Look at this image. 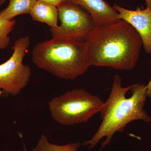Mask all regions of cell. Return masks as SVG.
Masks as SVG:
<instances>
[{
  "instance_id": "7a4b0ae2",
  "label": "cell",
  "mask_w": 151,
  "mask_h": 151,
  "mask_svg": "<svg viewBox=\"0 0 151 151\" xmlns=\"http://www.w3.org/2000/svg\"><path fill=\"white\" fill-rule=\"evenodd\" d=\"M85 42L90 66L125 70L136 66L143 45L137 32L123 20L96 25Z\"/></svg>"
},
{
  "instance_id": "5bb4252c",
  "label": "cell",
  "mask_w": 151,
  "mask_h": 151,
  "mask_svg": "<svg viewBox=\"0 0 151 151\" xmlns=\"http://www.w3.org/2000/svg\"><path fill=\"white\" fill-rule=\"evenodd\" d=\"M147 93L148 97L151 99V79L149 81L148 84L147 85Z\"/></svg>"
},
{
  "instance_id": "ba28073f",
  "label": "cell",
  "mask_w": 151,
  "mask_h": 151,
  "mask_svg": "<svg viewBox=\"0 0 151 151\" xmlns=\"http://www.w3.org/2000/svg\"><path fill=\"white\" fill-rule=\"evenodd\" d=\"M91 15L96 25H105L121 20L117 11L104 0H70Z\"/></svg>"
},
{
  "instance_id": "2e32d148",
  "label": "cell",
  "mask_w": 151,
  "mask_h": 151,
  "mask_svg": "<svg viewBox=\"0 0 151 151\" xmlns=\"http://www.w3.org/2000/svg\"><path fill=\"white\" fill-rule=\"evenodd\" d=\"M6 0H0V6L2 5L5 2Z\"/></svg>"
},
{
  "instance_id": "6da1fadb",
  "label": "cell",
  "mask_w": 151,
  "mask_h": 151,
  "mask_svg": "<svg viewBox=\"0 0 151 151\" xmlns=\"http://www.w3.org/2000/svg\"><path fill=\"white\" fill-rule=\"evenodd\" d=\"M147 85L136 84L124 87L119 75L114 77L111 93L100 113L102 122L89 140L82 143L89 150L94 149L103 138L100 151L108 145L117 132H123L130 122L142 120L151 122V117L144 109L147 97Z\"/></svg>"
},
{
  "instance_id": "52a82bcc",
  "label": "cell",
  "mask_w": 151,
  "mask_h": 151,
  "mask_svg": "<svg viewBox=\"0 0 151 151\" xmlns=\"http://www.w3.org/2000/svg\"><path fill=\"white\" fill-rule=\"evenodd\" d=\"M113 7L118 12L119 18L133 27L140 36L145 51L151 54V8L135 10L127 9L117 4Z\"/></svg>"
},
{
  "instance_id": "9a60e30c",
  "label": "cell",
  "mask_w": 151,
  "mask_h": 151,
  "mask_svg": "<svg viewBox=\"0 0 151 151\" xmlns=\"http://www.w3.org/2000/svg\"><path fill=\"white\" fill-rule=\"evenodd\" d=\"M147 7L151 8V0H145Z\"/></svg>"
},
{
  "instance_id": "7c38bea8",
  "label": "cell",
  "mask_w": 151,
  "mask_h": 151,
  "mask_svg": "<svg viewBox=\"0 0 151 151\" xmlns=\"http://www.w3.org/2000/svg\"><path fill=\"white\" fill-rule=\"evenodd\" d=\"M16 24L14 19L7 20L0 17V50H4L9 45L11 38L9 35Z\"/></svg>"
},
{
  "instance_id": "277c9868",
  "label": "cell",
  "mask_w": 151,
  "mask_h": 151,
  "mask_svg": "<svg viewBox=\"0 0 151 151\" xmlns=\"http://www.w3.org/2000/svg\"><path fill=\"white\" fill-rule=\"evenodd\" d=\"M104 102L83 89H74L52 98L48 108L52 119L63 126L87 123L100 113Z\"/></svg>"
},
{
  "instance_id": "3957f363",
  "label": "cell",
  "mask_w": 151,
  "mask_h": 151,
  "mask_svg": "<svg viewBox=\"0 0 151 151\" xmlns=\"http://www.w3.org/2000/svg\"><path fill=\"white\" fill-rule=\"evenodd\" d=\"M32 53L36 66L65 80L75 79L91 66L85 42H72L52 38L36 44Z\"/></svg>"
},
{
  "instance_id": "30bf717a",
  "label": "cell",
  "mask_w": 151,
  "mask_h": 151,
  "mask_svg": "<svg viewBox=\"0 0 151 151\" xmlns=\"http://www.w3.org/2000/svg\"><path fill=\"white\" fill-rule=\"evenodd\" d=\"M37 0H9L8 6L0 11V17L12 20L16 17L30 14Z\"/></svg>"
},
{
  "instance_id": "8992f818",
  "label": "cell",
  "mask_w": 151,
  "mask_h": 151,
  "mask_svg": "<svg viewBox=\"0 0 151 151\" xmlns=\"http://www.w3.org/2000/svg\"><path fill=\"white\" fill-rule=\"evenodd\" d=\"M60 25L50 28L52 38L72 42H86L96 25L91 15L70 0L57 6Z\"/></svg>"
},
{
  "instance_id": "5b68a950",
  "label": "cell",
  "mask_w": 151,
  "mask_h": 151,
  "mask_svg": "<svg viewBox=\"0 0 151 151\" xmlns=\"http://www.w3.org/2000/svg\"><path fill=\"white\" fill-rule=\"evenodd\" d=\"M30 44L28 36L20 37L12 47L13 52L12 56L0 64V96L6 94L16 96L28 84L31 70L23 61Z\"/></svg>"
},
{
  "instance_id": "9c48e42d",
  "label": "cell",
  "mask_w": 151,
  "mask_h": 151,
  "mask_svg": "<svg viewBox=\"0 0 151 151\" xmlns=\"http://www.w3.org/2000/svg\"><path fill=\"white\" fill-rule=\"evenodd\" d=\"M29 14L33 20L46 24L50 28L58 26V10L54 5L37 0Z\"/></svg>"
},
{
  "instance_id": "e0dca14e",
  "label": "cell",
  "mask_w": 151,
  "mask_h": 151,
  "mask_svg": "<svg viewBox=\"0 0 151 151\" xmlns=\"http://www.w3.org/2000/svg\"><path fill=\"white\" fill-rule=\"evenodd\" d=\"M24 151H28L27 149L25 146L24 147Z\"/></svg>"
},
{
  "instance_id": "8fae6325",
  "label": "cell",
  "mask_w": 151,
  "mask_h": 151,
  "mask_svg": "<svg viewBox=\"0 0 151 151\" xmlns=\"http://www.w3.org/2000/svg\"><path fill=\"white\" fill-rule=\"evenodd\" d=\"M81 145L80 142L63 145L52 144L49 142L46 135L42 134L32 151H77Z\"/></svg>"
},
{
  "instance_id": "4fadbf2b",
  "label": "cell",
  "mask_w": 151,
  "mask_h": 151,
  "mask_svg": "<svg viewBox=\"0 0 151 151\" xmlns=\"http://www.w3.org/2000/svg\"><path fill=\"white\" fill-rule=\"evenodd\" d=\"M40 1L52 4L56 6H58L69 0H40Z\"/></svg>"
}]
</instances>
